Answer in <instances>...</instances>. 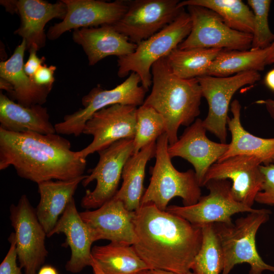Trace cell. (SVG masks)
<instances>
[{
	"label": "cell",
	"mask_w": 274,
	"mask_h": 274,
	"mask_svg": "<svg viewBox=\"0 0 274 274\" xmlns=\"http://www.w3.org/2000/svg\"><path fill=\"white\" fill-rule=\"evenodd\" d=\"M133 223L137 242L132 246L150 269L191 270L202 243L201 227L151 203L135 211Z\"/></svg>",
	"instance_id": "6da1fadb"
},
{
	"label": "cell",
	"mask_w": 274,
	"mask_h": 274,
	"mask_svg": "<svg viewBox=\"0 0 274 274\" xmlns=\"http://www.w3.org/2000/svg\"><path fill=\"white\" fill-rule=\"evenodd\" d=\"M59 134L16 133L0 128V170L12 166L20 178L39 184L84 175L86 159Z\"/></svg>",
	"instance_id": "7a4b0ae2"
},
{
	"label": "cell",
	"mask_w": 274,
	"mask_h": 274,
	"mask_svg": "<svg viewBox=\"0 0 274 274\" xmlns=\"http://www.w3.org/2000/svg\"><path fill=\"white\" fill-rule=\"evenodd\" d=\"M152 88L143 105L160 113L165 122L169 145L178 140L181 125L189 126L200 114L202 92L197 78L184 79L174 75L165 58L151 68Z\"/></svg>",
	"instance_id": "3957f363"
},
{
	"label": "cell",
	"mask_w": 274,
	"mask_h": 274,
	"mask_svg": "<svg viewBox=\"0 0 274 274\" xmlns=\"http://www.w3.org/2000/svg\"><path fill=\"white\" fill-rule=\"evenodd\" d=\"M168 145L165 132L156 141L155 163L141 205L151 203L159 210L166 211L168 202L175 197L182 199L184 206H189L196 203L201 196V187L194 170L178 171L168 155Z\"/></svg>",
	"instance_id": "277c9868"
},
{
	"label": "cell",
	"mask_w": 274,
	"mask_h": 274,
	"mask_svg": "<svg viewBox=\"0 0 274 274\" xmlns=\"http://www.w3.org/2000/svg\"><path fill=\"white\" fill-rule=\"evenodd\" d=\"M248 213L231 224L214 223L224 255L221 274H229L234 266L244 263L250 265L249 274H262L265 270L274 272V266L263 261L256 245L258 230L269 220L271 212L261 209Z\"/></svg>",
	"instance_id": "5b68a950"
},
{
	"label": "cell",
	"mask_w": 274,
	"mask_h": 274,
	"mask_svg": "<svg viewBox=\"0 0 274 274\" xmlns=\"http://www.w3.org/2000/svg\"><path fill=\"white\" fill-rule=\"evenodd\" d=\"M191 26L190 16L184 10L173 22L137 44L132 53L118 57V76L123 78L130 72L135 73L148 91L152 84L153 64L178 48L189 35Z\"/></svg>",
	"instance_id": "8992f818"
},
{
	"label": "cell",
	"mask_w": 274,
	"mask_h": 274,
	"mask_svg": "<svg viewBox=\"0 0 274 274\" xmlns=\"http://www.w3.org/2000/svg\"><path fill=\"white\" fill-rule=\"evenodd\" d=\"M140 83L139 75L131 72L124 82L112 89L106 90L99 85L94 87L82 97L83 108L65 115L63 120L54 125L56 133L78 136L83 133L88 120L103 108L116 104L142 106L147 91Z\"/></svg>",
	"instance_id": "52a82bcc"
},
{
	"label": "cell",
	"mask_w": 274,
	"mask_h": 274,
	"mask_svg": "<svg viewBox=\"0 0 274 274\" xmlns=\"http://www.w3.org/2000/svg\"><path fill=\"white\" fill-rule=\"evenodd\" d=\"M133 139H126L97 152L99 160L96 165L81 183L85 187L96 180V186L92 191H86L81 202L82 208L96 209L114 197L118 190L124 166L133 154Z\"/></svg>",
	"instance_id": "ba28073f"
},
{
	"label": "cell",
	"mask_w": 274,
	"mask_h": 274,
	"mask_svg": "<svg viewBox=\"0 0 274 274\" xmlns=\"http://www.w3.org/2000/svg\"><path fill=\"white\" fill-rule=\"evenodd\" d=\"M187 9L191 20V29L188 37L178 46L179 49H251L252 34L231 29L219 14L207 8L190 5Z\"/></svg>",
	"instance_id": "9c48e42d"
},
{
	"label": "cell",
	"mask_w": 274,
	"mask_h": 274,
	"mask_svg": "<svg viewBox=\"0 0 274 274\" xmlns=\"http://www.w3.org/2000/svg\"><path fill=\"white\" fill-rule=\"evenodd\" d=\"M208 195L201 196L195 204L189 206L171 205L166 211L201 227L209 223L231 224L232 216L239 213H250L256 209L236 201L231 192V182L227 179H213L204 185Z\"/></svg>",
	"instance_id": "30bf717a"
},
{
	"label": "cell",
	"mask_w": 274,
	"mask_h": 274,
	"mask_svg": "<svg viewBox=\"0 0 274 274\" xmlns=\"http://www.w3.org/2000/svg\"><path fill=\"white\" fill-rule=\"evenodd\" d=\"M10 220L15 231L20 266L24 274H37L48 255L47 233L26 195H22L17 204L10 206Z\"/></svg>",
	"instance_id": "8fae6325"
},
{
	"label": "cell",
	"mask_w": 274,
	"mask_h": 274,
	"mask_svg": "<svg viewBox=\"0 0 274 274\" xmlns=\"http://www.w3.org/2000/svg\"><path fill=\"white\" fill-rule=\"evenodd\" d=\"M202 97L209 105V112L202 120L207 131L214 134L221 143H226L228 111L231 98L241 88L254 84L260 79L258 72L247 71L227 77L205 75L197 78Z\"/></svg>",
	"instance_id": "7c38bea8"
},
{
	"label": "cell",
	"mask_w": 274,
	"mask_h": 274,
	"mask_svg": "<svg viewBox=\"0 0 274 274\" xmlns=\"http://www.w3.org/2000/svg\"><path fill=\"white\" fill-rule=\"evenodd\" d=\"M178 0L129 1L123 16L112 26L138 44L173 22L184 11Z\"/></svg>",
	"instance_id": "4fadbf2b"
},
{
	"label": "cell",
	"mask_w": 274,
	"mask_h": 274,
	"mask_svg": "<svg viewBox=\"0 0 274 274\" xmlns=\"http://www.w3.org/2000/svg\"><path fill=\"white\" fill-rule=\"evenodd\" d=\"M136 107L116 104L95 112L86 122L83 133L91 135L93 140L78 151L80 157L103 150L122 139H133L135 134Z\"/></svg>",
	"instance_id": "5bb4252c"
},
{
	"label": "cell",
	"mask_w": 274,
	"mask_h": 274,
	"mask_svg": "<svg viewBox=\"0 0 274 274\" xmlns=\"http://www.w3.org/2000/svg\"><path fill=\"white\" fill-rule=\"evenodd\" d=\"M261 161L252 155H238L213 164L207 172L202 184L211 180H231V192L238 202L250 208L262 189L264 177Z\"/></svg>",
	"instance_id": "9a60e30c"
},
{
	"label": "cell",
	"mask_w": 274,
	"mask_h": 274,
	"mask_svg": "<svg viewBox=\"0 0 274 274\" xmlns=\"http://www.w3.org/2000/svg\"><path fill=\"white\" fill-rule=\"evenodd\" d=\"M66 7L62 21L51 26L47 37L50 40L58 38L72 29L112 25L127 11L129 1L107 2L97 0H62Z\"/></svg>",
	"instance_id": "2e32d148"
},
{
	"label": "cell",
	"mask_w": 274,
	"mask_h": 274,
	"mask_svg": "<svg viewBox=\"0 0 274 274\" xmlns=\"http://www.w3.org/2000/svg\"><path fill=\"white\" fill-rule=\"evenodd\" d=\"M93 242L109 240L112 243L133 245L137 242L133 219L135 211H128L114 197L94 211L79 213Z\"/></svg>",
	"instance_id": "e0dca14e"
},
{
	"label": "cell",
	"mask_w": 274,
	"mask_h": 274,
	"mask_svg": "<svg viewBox=\"0 0 274 274\" xmlns=\"http://www.w3.org/2000/svg\"><path fill=\"white\" fill-rule=\"evenodd\" d=\"M206 131L202 120L197 118L175 143L168 145L167 149L171 158L180 157L193 165L200 187L210 167L218 161L229 146L228 144L210 140Z\"/></svg>",
	"instance_id": "ac0fdd59"
},
{
	"label": "cell",
	"mask_w": 274,
	"mask_h": 274,
	"mask_svg": "<svg viewBox=\"0 0 274 274\" xmlns=\"http://www.w3.org/2000/svg\"><path fill=\"white\" fill-rule=\"evenodd\" d=\"M1 4L7 11L19 14L21 24L15 33L25 41L28 51H38L44 47L45 25L54 18L63 20L66 13V5L62 1L55 4L42 0L1 1Z\"/></svg>",
	"instance_id": "d6986e66"
},
{
	"label": "cell",
	"mask_w": 274,
	"mask_h": 274,
	"mask_svg": "<svg viewBox=\"0 0 274 274\" xmlns=\"http://www.w3.org/2000/svg\"><path fill=\"white\" fill-rule=\"evenodd\" d=\"M26 43L22 39L12 56L0 63V87L13 100L24 106L42 105L52 88L37 85L24 70V56Z\"/></svg>",
	"instance_id": "ffe728a7"
},
{
	"label": "cell",
	"mask_w": 274,
	"mask_h": 274,
	"mask_svg": "<svg viewBox=\"0 0 274 274\" xmlns=\"http://www.w3.org/2000/svg\"><path fill=\"white\" fill-rule=\"evenodd\" d=\"M63 233L66 236L62 245L69 247L71 251L70 259L65 268L66 271L77 273L92 262L91 246L94 243L89 229L82 219L77 209L73 198L58 220L53 230L47 235L50 237L55 234Z\"/></svg>",
	"instance_id": "44dd1931"
},
{
	"label": "cell",
	"mask_w": 274,
	"mask_h": 274,
	"mask_svg": "<svg viewBox=\"0 0 274 274\" xmlns=\"http://www.w3.org/2000/svg\"><path fill=\"white\" fill-rule=\"evenodd\" d=\"M73 39L81 45L90 65L109 56H124L132 53L137 44L131 42L112 25L75 29Z\"/></svg>",
	"instance_id": "7402d4cb"
},
{
	"label": "cell",
	"mask_w": 274,
	"mask_h": 274,
	"mask_svg": "<svg viewBox=\"0 0 274 274\" xmlns=\"http://www.w3.org/2000/svg\"><path fill=\"white\" fill-rule=\"evenodd\" d=\"M47 108L35 105L24 107L0 93V128L16 132L56 133Z\"/></svg>",
	"instance_id": "603a6c76"
},
{
	"label": "cell",
	"mask_w": 274,
	"mask_h": 274,
	"mask_svg": "<svg viewBox=\"0 0 274 274\" xmlns=\"http://www.w3.org/2000/svg\"><path fill=\"white\" fill-rule=\"evenodd\" d=\"M87 175L68 180H49L38 184L40 199L36 209L38 219L47 235L56 225L80 183Z\"/></svg>",
	"instance_id": "cb8c5ba5"
},
{
	"label": "cell",
	"mask_w": 274,
	"mask_h": 274,
	"mask_svg": "<svg viewBox=\"0 0 274 274\" xmlns=\"http://www.w3.org/2000/svg\"><path fill=\"white\" fill-rule=\"evenodd\" d=\"M241 105L237 100L231 104L233 117L228 118L227 125L231 141L226 152L218 161L238 155H252L264 165L272 163L274 159V138L265 139L254 135L243 127L241 122Z\"/></svg>",
	"instance_id": "d4e9b609"
},
{
	"label": "cell",
	"mask_w": 274,
	"mask_h": 274,
	"mask_svg": "<svg viewBox=\"0 0 274 274\" xmlns=\"http://www.w3.org/2000/svg\"><path fill=\"white\" fill-rule=\"evenodd\" d=\"M155 151L156 142L131 155L124 166L121 187L114 197L121 200L128 211L134 212L141 206L146 164L155 157Z\"/></svg>",
	"instance_id": "484cf974"
},
{
	"label": "cell",
	"mask_w": 274,
	"mask_h": 274,
	"mask_svg": "<svg viewBox=\"0 0 274 274\" xmlns=\"http://www.w3.org/2000/svg\"><path fill=\"white\" fill-rule=\"evenodd\" d=\"M91 255L105 274H141L150 269L132 245L112 242L95 245Z\"/></svg>",
	"instance_id": "4316f807"
},
{
	"label": "cell",
	"mask_w": 274,
	"mask_h": 274,
	"mask_svg": "<svg viewBox=\"0 0 274 274\" xmlns=\"http://www.w3.org/2000/svg\"><path fill=\"white\" fill-rule=\"evenodd\" d=\"M268 51V47L247 50L223 49L212 62L206 75L227 77L247 71H263L266 65Z\"/></svg>",
	"instance_id": "83f0119b"
},
{
	"label": "cell",
	"mask_w": 274,
	"mask_h": 274,
	"mask_svg": "<svg viewBox=\"0 0 274 274\" xmlns=\"http://www.w3.org/2000/svg\"><path fill=\"white\" fill-rule=\"evenodd\" d=\"M217 48H177L165 59L173 73L184 79L197 78L206 75L212 62L222 50Z\"/></svg>",
	"instance_id": "f1b7e54d"
},
{
	"label": "cell",
	"mask_w": 274,
	"mask_h": 274,
	"mask_svg": "<svg viewBox=\"0 0 274 274\" xmlns=\"http://www.w3.org/2000/svg\"><path fill=\"white\" fill-rule=\"evenodd\" d=\"M190 5L209 9L219 14L231 29L252 34L253 11L241 0H186L179 3L180 8Z\"/></svg>",
	"instance_id": "f546056e"
},
{
	"label": "cell",
	"mask_w": 274,
	"mask_h": 274,
	"mask_svg": "<svg viewBox=\"0 0 274 274\" xmlns=\"http://www.w3.org/2000/svg\"><path fill=\"white\" fill-rule=\"evenodd\" d=\"M202 243L192 263L195 274H220L224 266V255L214 223L201 227Z\"/></svg>",
	"instance_id": "4dcf8cb0"
},
{
	"label": "cell",
	"mask_w": 274,
	"mask_h": 274,
	"mask_svg": "<svg viewBox=\"0 0 274 274\" xmlns=\"http://www.w3.org/2000/svg\"><path fill=\"white\" fill-rule=\"evenodd\" d=\"M165 132V122L163 117L151 107L141 106L136 111L133 154L156 142Z\"/></svg>",
	"instance_id": "1f68e13d"
},
{
	"label": "cell",
	"mask_w": 274,
	"mask_h": 274,
	"mask_svg": "<svg viewBox=\"0 0 274 274\" xmlns=\"http://www.w3.org/2000/svg\"><path fill=\"white\" fill-rule=\"evenodd\" d=\"M270 0H248L254 14L252 41L251 49H265L274 41V33L268 24Z\"/></svg>",
	"instance_id": "d6a6232c"
},
{
	"label": "cell",
	"mask_w": 274,
	"mask_h": 274,
	"mask_svg": "<svg viewBox=\"0 0 274 274\" xmlns=\"http://www.w3.org/2000/svg\"><path fill=\"white\" fill-rule=\"evenodd\" d=\"M260 168L264 180L255 201L260 204L274 206V163L261 165Z\"/></svg>",
	"instance_id": "836d02e7"
},
{
	"label": "cell",
	"mask_w": 274,
	"mask_h": 274,
	"mask_svg": "<svg viewBox=\"0 0 274 274\" xmlns=\"http://www.w3.org/2000/svg\"><path fill=\"white\" fill-rule=\"evenodd\" d=\"M8 241L10 243L9 250L0 265V274H22V268L17 265L16 239L14 232L10 235Z\"/></svg>",
	"instance_id": "e575fe53"
},
{
	"label": "cell",
	"mask_w": 274,
	"mask_h": 274,
	"mask_svg": "<svg viewBox=\"0 0 274 274\" xmlns=\"http://www.w3.org/2000/svg\"><path fill=\"white\" fill-rule=\"evenodd\" d=\"M56 67L54 65L47 66L43 64L35 73L33 80L38 86L52 88L55 81L54 72Z\"/></svg>",
	"instance_id": "d590c367"
},
{
	"label": "cell",
	"mask_w": 274,
	"mask_h": 274,
	"mask_svg": "<svg viewBox=\"0 0 274 274\" xmlns=\"http://www.w3.org/2000/svg\"><path fill=\"white\" fill-rule=\"evenodd\" d=\"M29 57L26 62L24 64V70L25 73L33 80L34 75L38 70L45 62L44 57L39 58L37 55L36 50L31 49L28 50Z\"/></svg>",
	"instance_id": "8d00e7d4"
},
{
	"label": "cell",
	"mask_w": 274,
	"mask_h": 274,
	"mask_svg": "<svg viewBox=\"0 0 274 274\" xmlns=\"http://www.w3.org/2000/svg\"><path fill=\"white\" fill-rule=\"evenodd\" d=\"M264 84L271 91L274 92V68L268 72L265 76Z\"/></svg>",
	"instance_id": "74e56055"
},
{
	"label": "cell",
	"mask_w": 274,
	"mask_h": 274,
	"mask_svg": "<svg viewBox=\"0 0 274 274\" xmlns=\"http://www.w3.org/2000/svg\"><path fill=\"white\" fill-rule=\"evenodd\" d=\"M144 274H195L191 270L184 273H179L160 269H150L144 272Z\"/></svg>",
	"instance_id": "f35d334b"
},
{
	"label": "cell",
	"mask_w": 274,
	"mask_h": 274,
	"mask_svg": "<svg viewBox=\"0 0 274 274\" xmlns=\"http://www.w3.org/2000/svg\"><path fill=\"white\" fill-rule=\"evenodd\" d=\"M37 274H59V273L53 266L46 265L42 266Z\"/></svg>",
	"instance_id": "ab89813d"
},
{
	"label": "cell",
	"mask_w": 274,
	"mask_h": 274,
	"mask_svg": "<svg viewBox=\"0 0 274 274\" xmlns=\"http://www.w3.org/2000/svg\"><path fill=\"white\" fill-rule=\"evenodd\" d=\"M274 63V41L268 47V53L266 59V64H270Z\"/></svg>",
	"instance_id": "60d3db41"
},
{
	"label": "cell",
	"mask_w": 274,
	"mask_h": 274,
	"mask_svg": "<svg viewBox=\"0 0 274 274\" xmlns=\"http://www.w3.org/2000/svg\"><path fill=\"white\" fill-rule=\"evenodd\" d=\"M91 266L92 268L94 274H105L93 257Z\"/></svg>",
	"instance_id": "b9f144b4"
},
{
	"label": "cell",
	"mask_w": 274,
	"mask_h": 274,
	"mask_svg": "<svg viewBox=\"0 0 274 274\" xmlns=\"http://www.w3.org/2000/svg\"><path fill=\"white\" fill-rule=\"evenodd\" d=\"M273 104H274V101H273ZM272 163H274V159H273V161L272 162Z\"/></svg>",
	"instance_id": "7bdbcfd3"
},
{
	"label": "cell",
	"mask_w": 274,
	"mask_h": 274,
	"mask_svg": "<svg viewBox=\"0 0 274 274\" xmlns=\"http://www.w3.org/2000/svg\"><path fill=\"white\" fill-rule=\"evenodd\" d=\"M141 274H144V273H141Z\"/></svg>",
	"instance_id": "ee69618b"
}]
</instances>
